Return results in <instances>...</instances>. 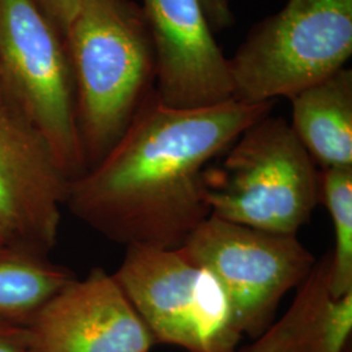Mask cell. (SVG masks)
I'll return each mask as SVG.
<instances>
[{"label": "cell", "instance_id": "1", "mask_svg": "<svg viewBox=\"0 0 352 352\" xmlns=\"http://www.w3.org/2000/svg\"><path fill=\"white\" fill-rule=\"evenodd\" d=\"M273 106L234 98L176 109L154 88L101 162L69 182L65 208L113 243L182 248L210 217L208 164Z\"/></svg>", "mask_w": 352, "mask_h": 352}, {"label": "cell", "instance_id": "5", "mask_svg": "<svg viewBox=\"0 0 352 352\" xmlns=\"http://www.w3.org/2000/svg\"><path fill=\"white\" fill-rule=\"evenodd\" d=\"M0 81L8 109L49 144L69 180L82 175L65 42L33 0H0Z\"/></svg>", "mask_w": 352, "mask_h": 352}, {"label": "cell", "instance_id": "18", "mask_svg": "<svg viewBox=\"0 0 352 352\" xmlns=\"http://www.w3.org/2000/svg\"><path fill=\"white\" fill-rule=\"evenodd\" d=\"M6 245H8V244H7V241L0 238V248H3V247H6Z\"/></svg>", "mask_w": 352, "mask_h": 352}, {"label": "cell", "instance_id": "19", "mask_svg": "<svg viewBox=\"0 0 352 352\" xmlns=\"http://www.w3.org/2000/svg\"><path fill=\"white\" fill-rule=\"evenodd\" d=\"M0 238H1V239H4V236H3V234H1V231H0Z\"/></svg>", "mask_w": 352, "mask_h": 352}, {"label": "cell", "instance_id": "12", "mask_svg": "<svg viewBox=\"0 0 352 352\" xmlns=\"http://www.w3.org/2000/svg\"><path fill=\"white\" fill-rule=\"evenodd\" d=\"M296 138L321 170L352 166V71L336 74L291 96Z\"/></svg>", "mask_w": 352, "mask_h": 352}, {"label": "cell", "instance_id": "6", "mask_svg": "<svg viewBox=\"0 0 352 352\" xmlns=\"http://www.w3.org/2000/svg\"><path fill=\"white\" fill-rule=\"evenodd\" d=\"M126 248L113 276L155 343L188 352H236L244 336L210 270L180 248Z\"/></svg>", "mask_w": 352, "mask_h": 352}, {"label": "cell", "instance_id": "2", "mask_svg": "<svg viewBox=\"0 0 352 352\" xmlns=\"http://www.w3.org/2000/svg\"><path fill=\"white\" fill-rule=\"evenodd\" d=\"M64 42L88 171L113 149L155 88V52L144 12L132 0H82Z\"/></svg>", "mask_w": 352, "mask_h": 352}, {"label": "cell", "instance_id": "7", "mask_svg": "<svg viewBox=\"0 0 352 352\" xmlns=\"http://www.w3.org/2000/svg\"><path fill=\"white\" fill-rule=\"evenodd\" d=\"M213 273L226 291L243 336L273 324L278 307L315 266L298 235L273 234L208 217L180 248Z\"/></svg>", "mask_w": 352, "mask_h": 352}, {"label": "cell", "instance_id": "11", "mask_svg": "<svg viewBox=\"0 0 352 352\" xmlns=\"http://www.w3.org/2000/svg\"><path fill=\"white\" fill-rule=\"evenodd\" d=\"M331 251L298 287L287 312L245 352H346L352 331V292L336 298L330 289Z\"/></svg>", "mask_w": 352, "mask_h": 352}, {"label": "cell", "instance_id": "13", "mask_svg": "<svg viewBox=\"0 0 352 352\" xmlns=\"http://www.w3.org/2000/svg\"><path fill=\"white\" fill-rule=\"evenodd\" d=\"M75 273L11 245L0 248V318L25 324L41 305L75 278Z\"/></svg>", "mask_w": 352, "mask_h": 352}, {"label": "cell", "instance_id": "20", "mask_svg": "<svg viewBox=\"0 0 352 352\" xmlns=\"http://www.w3.org/2000/svg\"><path fill=\"white\" fill-rule=\"evenodd\" d=\"M239 352H245V351H244V350H243V349H241V350H240Z\"/></svg>", "mask_w": 352, "mask_h": 352}, {"label": "cell", "instance_id": "10", "mask_svg": "<svg viewBox=\"0 0 352 352\" xmlns=\"http://www.w3.org/2000/svg\"><path fill=\"white\" fill-rule=\"evenodd\" d=\"M155 52V91L176 109L235 98L228 59L215 42L200 0H142Z\"/></svg>", "mask_w": 352, "mask_h": 352}, {"label": "cell", "instance_id": "8", "mask_svg": "<svg viewBox=\"0 0 352 352\" xmlns=\"http://www.w3.org/2000/svg\"><path fill=\"white\" fill-rule=\"evenodd\" d=\"M69 182L33 126L11 110L0 113V231L8 245L49 257Z\"/></svg>", "mask_w": 352, "mask_h": 352}, {"label": "cell", "instance_id": "17", "mask_svg": "<svg viewBox=\"0 0 352 352\" xmlns=\"http://www.w3.org/2000/svg\"><path fill=\"white\" fill-rule=\"evenodd\" d=\"M8 103L6 100V94H4V90H3V85H1V81H0V113H6L8 111Z\"/></svg>", "mask_w": 352, "mask_h": 352}, {"label": "cell", "instance_id": "16", "mask_svg": "<svg viewBox=\"0 0 352 352\" xmlns=\"http://www.w3.org/2000/svg\"><path fill=\"white\" fill-rule=\"evenodd\" d=\"M0 352H29L24 324L0 318Z\"/></svg>", "mask_w": 352, "mask_h": 352}, {"label": "cell", "instance_id": "9", "mask_svg": "<svg viewBox=\"0 0 352 352\" xmlns=\"http://www.w3.org/2000/svg\"><path fill=\"white\" fill-rule=\"evenodd\" d=\"M29 352H151L155 340L113 274L75 277L26 321Z\"/></svg>", "mask_w": 352, "mask_h": 352}, {"label": "cell", "instance_id": "4", "mask_svg": "<svg viewBox=\"0 0 352 352\" xmlns=\"http://www.w3.org/2000/svg\"><path fill=\"white\" fill-rule=\"evenodd\" d=\"M352 55V0H287L228 59L235 100L289 98L344 68Z\"/></svg>", "mask_w": 352, "mask_h": 352}, {"label": "cell", "instance_id": "15", "mask_svg": "<svg viewBox=\"0 0 352 352\" xmlns=\"http://www.w3.org/2000/svg\"><path fill=\"white\" fill-rule=\"evenodd\" d=\"M39 11L50 21L52 26L65 36L69 25L80 10L82 0H33Z\"/></svg>", "mask_w": 352, "mask_h": 352}, {"label": "cell", "instance_id": "14", "mask_svg": "<svg viewBox=\"0 0 352 352\" xmlns=\"http://www.w3.org/2000/svg\"><path fill=\"white\" fill-rule=\"evenodd\" d=\"M321 201L334 231L330 289L340 298L352 292V166L321 170Z\"/></svg>", "mask_w": 352, "mask_h": 352}, {"label": "cell", "instance_id": "3", "mask_svg": "<svg viewBox=\"0 0 352 352\" xmlns=\"http://www.w3.org/2000/svg\"><path fill=\"white\" fill-rule=\"evenodd\" d=\"M205 180L210 215L273 234L298 235L321 201V170L272 115L244 131Z\"/></svg>", "mask_w": 352, "mask_h": 352}]
</instances>
